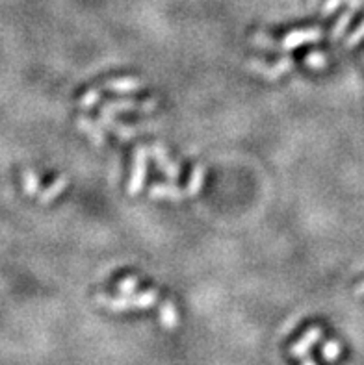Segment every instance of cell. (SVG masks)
<instances>
[{
	"label": "cell",
	"instance_id": "cell-1",
	"mask_svg": "<svg viewBox=\"0 0 364 365\" xmlns=\"http://www.w3.org/2000/svg\"><path fill=\"white\" fill-rule=\"evenodd\" d=\"M147 147H138L134 152V165H132V174L128 180V195L136 197L144 189L145 176H147Z\"/></svg>",
	"mask_w": 364,
	"mask_h": 365
},
{
	"label": "cell",
	"instance_id": "cell-2",
	"mask_svg": "<svg viewBox=\"0 0 364 365\" xmlns=\"http://www.w3.org/2000/svg\"><path fill=\"white\" fill-rule=\"evenodd\" d=\"M157 108V100H145V102H136V100H113V102H106L102 106L101 115H108L112 117L115 113H125V112H152Z\"/></svg>",
	"mask_w": 364,
	"mask_h": 365
},
{
	"label": "cell",
	"instance_id": "cell-3",
	"mask_svg": "<svg viewBox=\"0 0 364 365\" xmlns=\"http://www.w3.org/2000/svg\"><path fill=\"white\" fill-rule=\"evenodd\" d=\"M247 67L258 73V75H262L266 80H277L279 76H283L284 73H288L294 67V60L292 58H281L275 65H264L260 60H249L247 62Z\"/></svg>",
	"mask_w": 364,
	"mask_h": 365
},
{
	"label": "cell",
	"instance_id": "cell-4",
	"mask_svg": "<svg viewBox=\"0 0 364 365\" xmlns=\"http://www.w3.org/2000/svg\"><path fill=\"white\" fill-rule=\"evenodd\" d=\"M321 36H323L321 28H303V30H292L288 36L281 41V49L294 50L305 43H316V41H320Z\"/></svg>",
	"mask_w": 364,
	"mask_h": 365
},
{
	"label": "cell",
	"instance_id": "cell-5",
	"mask_svg": "<svg viewBox=\"0 0 364 365\" xmlns=\"http://www.w3.org/2000/svg\"><path fill=\"white\" fill-rule=\"evenodd\" d=\"M151 154L152 158H155V161H157L158 169L162 171L166 176L170 180H177L179 176H181V167H179V163L173 160H170V156H168V150H166V147L163 145H160V143H155L151 147Z\"/></svg>",
	"mask_w": 364,
	"mask_h": 365
},
{
	"label": "cell",
	"instance_id": "cell-6",
	"mask_svg": "<svg viewBox=\"0 0 364 365\" xmlns=\"http://www.w3.org/2000/svg\"><path fill=\"white\" fill-rule=\"evenodd\" d=\"M99 124H101L102 128H108V130H112L115 136L123 139V141H128L132 137H136L138 130H147V128H152V126H157V124H141V126H128V124H121L115 123L112 117H108V115H101L99 117Z\"/></svg>",
	"mask_w": 364,
	"mask_h": 365
},
{
	"label": "cell",
	"instance_id": "cell-7",
	"mask_svg": "<svg viewBox=\"0 0 364 365\" xmlns=\"http://www.w3.org/2000/svg\"><path fill=\"white\" fill-rule=\"evenodd\" d=\"M149 197L158 198V200H182L184 197H188V191H182L181 187L173 186V184H155L149 189Z\"/></svg>",
	"mask_w": 364,
	"mask_h": 365
},
{
	"label": "cell",
	"instance_id": "cell-8",
	"mask_svg": "<svg viewBox=\"0 0 364 365\" xmlns=\"http://www.w3.org/2000/svg\"><path fill=\"white\" fill-rule=\"evenodd\" d=\"M320 338H321V328L318 327L310 328L307 334L303 335L302 340L297 341V343L290 349V353H292V356H295V358L307 356V353L310 351V346H314V343L320 340Z\"/></svg>",
	"mask_w": 364,
	"mask_h": 365
},
{
	"label": "cell",
	"instance_id": "cell-9",
	"mask_svg": "<svg viewBox=\"0 0 364 365\" xmlns=\"http://www.w3.org/2000/svg\"><path fill=\"white\" fill-rule=\"evenodd\" d=\"M95 303L101 304L104 308L112 309V311H123V309L134 308V301H132L130 295H123L120 298L110 297V295H97Z\"/></svg>",
	"mask_w": 364,
	"mask_h": 365
},
{
	"label": "cell",
	"instance_id": "cell-10",
	"mask_svg": "<svg viewBox=\"0 0 364 365\" xmlns=\"http://www.w3.org/2000/svg\"><path fill=\"white\" fill-rule=\"evenodd\" d=\"M104 87L113 91V93H134L144 87V82L136 80V78H120V80H108L104 82Z\"/></svg>",
	"mask_w": 364,
	"mask_h": 365
},
{
	"label": "cell",
	"instance_id": "cell-11",
	"mask_svg": "<svg viewBox=\"0 0 364 365\" xmlns=\"http://www.w3.org/2000/svg\"><path fill=\"white\" fill-rule=\"evenodd\" d=\"M78 128H80L84 134H88V137L95 143V145H99V147H101V145L106 143V136H104V132L101 130L102 126L99 123L95 124L91 119L78 117Z\"/></svg>",
	"mask_w": 364,
	"mask_h": 365
},
{
	"label": "cell",
	"instance_id": "cell-12",
	"mask_svg": "<svg viewBox=\"0 0 364 365\" xmlns=\"http://www.w3.org/2000/svg\"><path fill=\"white\" fill-rule=\"evenodd\" d=\"M67 186H69V180H67V176H65V174L58 176V178L52 182L51 186L45 187L43 191L39 193V202H41V204H49V202H52V200H54V198H56L58 195H60V193H62Z\"/></svg>",
	"mask_w": 364,
	"mask_h": 365
},
{
	"label": "cell",
	"instance_id": "cell-13",
	"mask_svg": "<svg viewBox=\"0 0 364 365\" xmlns=\"http://www.w3.org/2000/svg\"><path fill=\"white\" fill-rule=\"evenodd\" d=\"M160 325L166 330H175L179 327V314H177L175 304L171 301H163L160 306Z\"/></svg>",
	"mask_w": 364,
	"mask_h": 365
},
{
	"label": "cell",
	"instance_id": "cell-14",
	"mask_svg": "<svg viewBox=\"0 0 364 365\" xmlns=\"http://www.w3.org/2000/svg\"><path fill=\"white\" fill-rule=\"evenodd\" d=\"M203 180H205V167L203 165H195L192 169V174H190V182H188V197H197L199 191H201L203 187Z\"/></svg>",
	"mask_w": 364,
	"mask_h": 365
},
{
	"label": "cell",
	"instance_id": "cell-15",
	"mask_svg": "<svg viewBox=\"0 0 364 365\" xmlns=\"http://www.w3.org/2000/svg\"><path fill=\"white\" fill-rule=\"evenodd\" d=\"M39 184H41V180L34 171L30 169H25V173H23V189L28 197H36L39 193Z\"/></svg>",
	"mask_w": 364,
	"mask_h": 365
},
{
	"label": "cell",
	"instance_id": "cell-16",
	"mask_svg": "<svg viewBox=\"0 0 364 365\" xmlns=\"http://www.w3.org/2000/svg\"><path fill=\"white\" fill-rule=\"evenodd\" d=\"M132 301H134V308H151V306L157 304L158 291L147 290L144 293H139V295H134Z\"/></svg>",
	"mask_w": 364,
	"mask_h": 365
},
{
	"label": "cell",
	"instance_id": "cell-17",
	"mask_svg": "<svg viewBox=\"0 0 364 365\" xmlns=\"http://www.w3.org/2000/svg\"><path fill=\"white\" fill-rule=\"evenodd\" d=\"M340 4H350L353 10H359V8L363 6V0H327L323 8H321V12H323V15H329V13H333Z\"/></svg>",
	"mask_w": 364,
	"mask_h": 365
},
{
	"label": "cell",
	"instance_id": "cell-18",
	"mask_svg": "<svg viewBox=\"0 0 364 365\" xmlns=\"http://www.w3.org/2000/svg\"><path fill=\"white\" fill-rule=\"evenodd\" d=\"M340 353H342V346L339 341H327L326 345L321 346V356L326 362H334L340 356Z\"/></svg>",
	"mask_w": 364,
	"mask_h": 365
},
{
	"label": "cell",
	"instance_id": "cell-19",
	"mask_svg": "<svg viewBox=\"0 0 364 365\" xmlns=\"http://www.w3.org/2000/svg\"><path fill=\"white\" fill-rule=\"evenodd\" d=\"M353 13H355V10H353V8H352L350 12H345L344 15L340 17L339 23H337V26H334V28H333V34H331V39H334V41H337V39H339L340 36H344L345 28H348V26H350V23H352Z\"/></svg>",
	"mask_w": 364,
	"mask_h": 365
},
{
	"label": "cell",
	"instance_id": "cell-20",
	"mask_svg": "<svg viewBox=\"0 0 364 365\" xmlns=\"http://www.w3.org/2000/svg\"><path fill=\"white\" fill-rule=\"evenodd\" d=\"M305 63H307V67L310 69H323L327 67V56L323 52H320V50H314V52L307 54Z\"/></svg>",
	"mask_w": 364,
	"mask_h": 365
},
{
	"label": "cell",
	"instance_id": "cell-21",
	"mask_svg": "<svg viewBox=\"0 0 364 365\" xmlns=\"http://www.w3.org/2000/svg\"><path fill=\"white\" fill-rule=\"evenodd\" d=\"M139 280L136 276H126L117 284V291H120L121 295H134V291L138 290Z\"/></svg>",
	"mask_w": 364,
	"mask_h": 365
},
{
	"label": "cell",
	"instance_id": "cell-22",
	"mask_svg": "<svg viewBox=\"0 0 364 365\" xmlns=\"http://www.w3.org/2000/svg\"><path fill=\"white\" fill-rule=\"evenodd\" d=\"M99 100H101V91H99V89H89L88 93L80 99V108L89 110V108H93Z\"/></svg>",
	"mask_w": 364,
	"mask_h": 365
},
{
	"label": "cell",
	"instance_id": "cell-23",
	"mask_svg": "<svg viewBox=\"0 0 364 365\" xmlns=\"http://www.w3.org/2000/svg\"><path fill=\"white\" fill-rule=\"evenodd\" d=\"M363 39H364V21L361 23V26H359L357 30L353 32L352 36L345 39V47H348V49H353V47H357Z\"/></svg>",
	"mask_w": 364,
	"mask_h": 365
},
{
	"label": "cell",
	"instance_id": "cell-24",
	"mask_svg": "<svg viewBox=\"0 0 364 365\" xmlns=\"http://www.w3.org/2000/svg\"><path fill=\"white\" fill-rule=\"evenodd\" d=\"M251 43L258 45V47H262V49H277L273 45H277L270 36H264V34H255L251 38Z\"/></svg>",
	"mask_w": 364,
	"mask_h": 365
},
{
	"label": "cell",
	"instance_id": "cell-25",
	"mask_svg": "<svg viewBox=\"0 0 364 365\" xmlns=\"http://www.w3.org/2000/svg\"><path fill=\"white\" fill-rule=\"evenodd\" d=\"M355 295H357V297H363L364 295V280L355 287Z\"/></svg>",
	"mask_w": 364,
	"mask_h": 365
},
{
	"label": "cell",
	"instance_id": "cell-26",
	"mask_svg": "<svg viewBox=\"0 0 364 365\" xmlns=\"http://www.w3.org/2000/svg\"><path fill=\"white\" fill-rule=\"evenodd\" d=\"M303 365H316L312 362V358H305V362H303Z\"/></svg>",
	"mask_w": 364,
	"mask_h": 365
},
{
	"label": "cell",
	"instance_id": "cell-27",
	"mask_svg": "<svg viewBox=\"0 0 364 365\" xmlns=\"http://www.w3.org/2000/svg\"><path fill=\"white\" fill-rule=\"evenodd\" d=\"M312 4H314V0H312Z\"/></svg>",
	"mask_w": 364,
	"mask_h": 365
}]
</instances>
